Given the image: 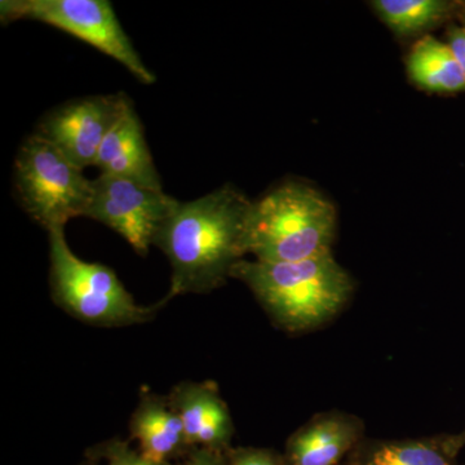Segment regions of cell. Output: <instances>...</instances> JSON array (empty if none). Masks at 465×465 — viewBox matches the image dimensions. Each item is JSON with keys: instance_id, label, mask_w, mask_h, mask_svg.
Listing matches in <instances>:
<instances>
[{"instance_id": "cell-21", "label": "cell", "mask_w": 465, "mask_h": 465, "mask_svg": "<svg viewBox=\"0 0 465 465\" xmlns=\"http://www.w3.org/2000/svg\"><path fill=\"white\" fill-rule=\"evenodd\" d=\"M458 440H459V442H460V445H461V443L464 442V440H465V432L463 434H461V436L458 437Z\"/></svg>"}, {"instance_id": "cell-16", "label": "cell", "mask_w": 465, "mask_h": 465, "mask_svg": "<svg viewBox=\"0 0 465 465\" xmlns=\"http://www.w3.org/2000/svg\"><path fill=\"white\" fill-rule=\"evenodd\" d=\"M108 465H158L146 460L142 454L133 451L121 442L113 443L106 449Z\"/></svg>"}, {"instance_id": "cell-18", "label": "cell", "mask_w": 465, "mask_h": 465, "mask_svg": "<svg viewBox=\"0 0 465 465\" xmlns=\"http://www.w3.org/2000/svg\"><path fill=\"white\" fill-rule=\"evenodd\" d=\"M232 465H278L271 455L262 451L243 452Z\"/></svg>"}, {"instance_id": "cell-12", "label": "cell", "mask_w": 465, "mask_h": 465, "mask_svg": "<svg viewBox=\"0 0 465 465\" xmlns=\"http://www.w3.org/2000/svg\"><path fill=\"white\" fill-rule=\"evenodd\" d=\"M410 81L433 94L465 91V75L448 43L425 35L412 45L406 57Z\"/></svg>"}, {"instance_id": "cell-9", "label": "cell", "mask_w": 465, "mask_h": 465, "mask_svg": "<svg viewBox=\"0 0 465 465\" xmlns=\"http://www.w3.org/2000/svg\"><path fill=\"white\" fill-rule=\"evenodd\" d=\"M94 166L101 174L133 180L153 189H162L161 177L145 142L139 115L131 105L104 140Z\"/></svg>"}, {"instance_id": "cell-3", "label": "cell", "mask_w": 465, "mask_h": 465, "mask_svg": "<svg viewBox=\"0 0 465 465\" xmlns=\"http://www.w3.org/2000/svg\"><path fill=\"white\" fill-rule=\"evenodd\" d=\"M336 210L316 189L284 183L251 203L246 250L258 262H290L331 253Z\"/></svg>"}, {"instance_id": "cell-19", "label": "cell", "mask_w": 465, "mask_h": 465, "mask_svg": "<svg viewBox=\"0 0 465 465\" xmlns=\"http://www.w3.org/2000/svg\"><path fill=\"white\" fill-rule=\"evenodd\" d=\"M211 451V450H210ZM210 451H202L185 465H223L216 455Z\"/></svg>"}, {"instance_id": "cell-7", "label": "cell", "mask_w": 465, "mask_h": 465, "mask_svg": "<svg viewBox=\"0 0 465 465\" xmlns=\"http://www.w3.org/2000/svg\"><path fill=\"white\" fill-rule=\"evenodd\" d=\"M179 204L163 189L100 174L92 180V197L85 217L113 229L139 255L145 256L154 244L159 228Z\"/></svg>"}, {"instance_id": "cell-5", "label": "cell", "mask_w": 465, "mask_h": 465, "mask_svg": "<svg viewBox=\"0 0 465 465\" xmlns=\"http://www.w3.org/2000/svg\"><path fill=\"white\" fill-rule=\"evenodd\" d=\"M15 188L27 215L47 232L85 216L92 197V180L84 170L35 134L18 150Z\"/></svg>"}, {"instance_id": "cell-20", "label": "cell", "mask_w": 465, "mask_h": 465, "mask_svg": "<svg viewBox=\"0 0 465 465\" xmlns=\"http://www.w3.org/2000/svg\"><path fill=\"white\" fill-rule=\"evenodd\" d=\"M457 16L460 21V25L465 27V3H460V5H459Z\"/></svg>"}, {"instance_id": "cell-17", "label": "cell", "mask_w": 465, "mask_h": 465, "mask_svg": "<svg viewBox=\"0 0 465 465\" xmlns=\"http://www.w3.org/2000/svg\"><path fill=\"white\" fill-rule=\"evenodd\" d=\"M446 36H448V45L454 52L459 65H460L465 75V27L451 24L448 27Z\"/></svg>"}, {"instance_id": "cell-11", "label": "cell", "mask_w": 465, "mask_h": 465, "mask_svg": "<svg viewBox=\"0 0 465 465\" xmlns=\"http://www.w3.org/2000/svg\"><path fill=\"white\" fill-rule=\"evenodd\" d=\"M356 420L327 415L311 421L291 440V465H335L357 439Z\"/></svg>"}, {"instance_id": "cell-4", "label": "cell", "mask_w": 465, "mask_h": 465, "mask_svg": "<svg viewBox=\"0 0 465 465\" xmlns=\"http://www.w3.org/2000/svg\"><path fill=\"white\" fill-rule=\"evenodd\" d=\"M51 286L54 302L67 313L97 326H128L152 318L108 266L79 259L67 244L65 228L48 231Z\"/></svg>"}, {"instance_id": "cell-6", "label": "cell", "mask_w": 465, "mask_h": 465, "mask_svg": "<svg viewBox=\"0 0 465 465\" xmlns=\"http://www.w3.org/2000/svg\"><path fill=\"white\" fill-rule=\"evenodd\" d=\"M0 18L3 25L33 20L56 27L114 58L142 84L155 82L108 0H3Z\"/></svg>"}, {"instance_id": "cell-2", "label": "cell", "mask_w": 465, "mask_h": 465, "mask_svg": "<svg viewBox=\"0 0 465 465\" xmlns=\"http://www.w3.org/2000/svg\"><path fill=\"white\" fill-rule=\"evenodd\" d=\"M231 277L246 283L275 322L291 331L326 322L353 290L351 275L331 253L290 262L241 260Z\"/></svg>"}, {"instance_id": "cell-10", "label": "cell", "mask_w": 465, "mask_h": 465, "mask_svg": "<svg viewBox=\"0 0 465 465\" xmlns=\"http://www.w3.org/2000/svg\"><path fill=\"white\" fill-rule=\"evenodd\" d=\"M170 405L182 419L185 443L213 450L228 442L231 415L213 385H183L174 391Z\"/></svg>"}, {"instance_id": "cell-13", "label": "cell", "mask_w": 465, "mask_h": 465, "mask_svg": "<svg viewBox=\"0 0 465 465\" xmlns=\"http://www.w3.org/2000/svg\"><path fill=\"white\" fill-rule=\"evenodd\" d=\"M133 433L146 460L164 465L180 445L185 443L182 419L164 401L149 399L133 419Z\"/></svg>"}, {"instance_id": "cell-8", "label": "cell", "mask_w": 465, "mask_h": 465, "mask_svg": "<svg viewBox=\"0 0 465 465\" xmlns=\"http://www.w3.org/2000/svg\"><path fill=\"white\" fill-rule=\"evenodd\" d=\"M131 105L124 94L73 100L43 116L34 134L84 170L94 166L104 140Z\"/></svg>"}, {"instance_id": "cell-15", "label": "cell", "mask_w": 465, "mask_h": 465, "mask_svg": "<svg viewBox=\"0 0 465 465\" xmlns=\"http://www.w3.org/2000/svg\"><path fill=\"white\" fill-rule=\"evenodd\" d=\"M369 465H451L446 451L432 443L387 445L372 455Z\"/></svg>"}, {"instance_id": "cell-1", "label": "cell", "mask_w": 465, "mask_h": 465, "mask_svg": "<svg viewBox=\"0 0 465 465\" xmlns=\"http://www.w3.org/2000/svg\"><path fill=\"white\" fill-rule=\"evenodd\" d=\"M251 203L231 183L198 200L180 202L154 240L173 268L167 300L208 292L231 277L234 265L247 253Z\"/></svg>"}, {"instance_id": "cell-14", "label": "cell", "mask_w": 465, "mask_h": 465, "mask_svg": "<svg viewBox=\"0 0 465 465\" xmlns=\"http://www.w3.org/2000/svg\"><path fill=\"white\" fill-rule=\"evenodd\" d=\"M376 15L399 36H415L457 16L460 2L448 0H374Z\"/></svg>"}]
</instances>
